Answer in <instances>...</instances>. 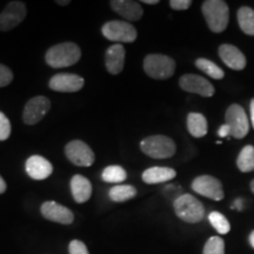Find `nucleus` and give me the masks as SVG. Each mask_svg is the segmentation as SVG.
Listing matches in <instances>:
<instances>
[{"label": "nucleus", "mask_w": 254, "mask_h": 254, "mask_svg": "<svg viewBox=\"0 0 254 254\" xmlns=\"http://www.w3.org/2000/svg\"><path fill=\"white\" fill-rule=\"evenodd\" d=\"M81 58V50L74 43H62L46 52L47 65L53 68H64L77 64Z\"/></svg>", "instance_id": "nucleus-1"}, {"label": "nucleus", "mask_w": 254, "mask_h": 254, "mask_svg": "<svg viewBox=\"0 0 254 254\" xmlns=\"http://www.w3.org/2000/svg\"><path fill=\"white\" fill-rule=\"evenodd\" d=\"M202 14L209 30L214 33H221L227 28L230 20V8L221 0H207L202 2Z\"/></svg>", "instance_id": "nucleus-2"}, {"label": "nucleus", "mask_w": 254, "mask_h": 254, "mask_svg": "<svg viewBox=\"0 0 254 254\" xmlns=\"http://www.w3.org/2000/svg\"><path fill=\"white\" fill-rule=\"evenodd\" d=\"M174 212L177 217L189 224H196L205 217V207L195 196L182 194L174 200Z\"/></svg>", "instance_id": "nucleus-3"}, {"label": "nucleus", "mask_w": 254, "mask_h": 254, "mask_svg": "<svg viewBox=\"0 0 254 254\" xmlns=\"http://www.w3.org/2000/svg\"><path fill=\"white\" fill-rule=\"evenodd\" d=\"M140 150L150 158L167 159L176 154L177 146L166 135H151L141 140Z\"/></svg>", "instance_id": "nucleus-4"}, {"label": "nucleus", "mask_w": 254, "mask_h": 254, "mask_svg": "<svg viewBox=\"0 0 254 254\" xmlns=\"http://www.w3.org/2000/svg\"><path fill=\"white\" fill-rule=\"evenodd\" d=\"M144 71L148 77L165 80L176 72V62L165 55H148L144 60Z\"/></svg>", "instance_id": "nucleus-5"}, {"label": "nucleus", "mask_w": 254, "mask_h": 254, "mask_svg": "<svg viewBox=\"0 0 254 254\" xmlns=\"http://www.w3.org/2000/svg\"><path fill=\"white\" fill-rule=\"evenodd\" d=\"M101 32L106 39L116 43H133L138 36L132 24L120 20H112L104 24Z\"/></svg>", "instance_id": "nucleus-6"}, {"label": "nucleus", "mask_w": 254, "mask_h": 254, "mask_svg": "<svg viewBox=\"0 0 254 254\" xmlns=\"http://www.w3.org/2000/svg\"><path fill=\"white\" fill-rule=\"evenodd\" d=\"M226 125L230 127L231 135L237 139H243L250 131V123L245 110L238 104H233L226 111Z\"/></svg>", "instance_id": "nucleus-7"}, {"label": "nucleus", "mask_w": 254, "mask_h": 254, "mask_svg": "<svg viewBox=\"0 0 254 254\" xmlns=\"http://www.w3.org/2000/svg\"><path fill=\"white\" fill-rule=\"evenodd\" d=\"M65 154L68 160L77 166L88 167L95 160L94 152L86 142L81 140L69 141L65 147Z\"/></svg>", "instance_id": "nucleus-8"}, {"label": "nucleus", "mask_w": 254, "mask_h": 254, "mask_svg": "<svg viewBox=\"0 0 254 254\" xmlns=\"http://www.w3.org/2000/svg\"><path fill=\"white\" fill-rule=\"evenodd\" d=\"M192 190L198 194L215 201L224 199V190L220 180L207 174L196 177L192 183Z\"/></svg>", "instance_id": "nucleus-9"}, {"label": "nucleus", "mask_w": 254, "mask_h": 254, "mask_svg": "<svg viewBox=\"0 0 254 254\" xmlns=\"http://www.w3.org/2000/svg\"><path fill=\"white\" fill-rule=\"evenodd\" d=\"M26 18V5L23 1H11L0 13V31L17 27Z\"/></svg>", "instance_id": "nucleus-10"}, {"label": "nucleus", "mask_w": 254, "mask_h": 254, "mask_svg": "<svg viewBox=\"0 0 254 254\" xmlns=\"http://www.w3.org/2000/svg\"><path fill=\"white\" fill-rule=\"evenodd\" d=\"M51 109V101L46 97H34L27 101L23 112V120L26 125H36L43 120Z\"/></svg>", "instance_id": "nucleus-11"}, {"label": "nucleus", "mask_w": 254, "mask_h": 254, "mask_svg": "<svg viewBox=\"0 0 254 254\" xmlns=\"http://www.w3.org/2000/svg\"><path fill=\"white\" fill-rule=\"evenodd\" d=\"M84 78L78 74H71V73H58L51 78L49 86L51 90L56 92H63V93H72L78 92L84 87Z\"/></svg>", "instance_id": "nucleus-12"}, {"label": "nucleus", "mask_w": 254, "mask_h": 254, "mask_svg": "<svg viewBox=\"0 0 254 254\" xmlns=\"http://www.w3.org/2000/svg\"><path fill=\"white\" fill-rule=\"evenodd\" d=\"M182 90L201 95V97H212L214 94V87L208 80L196 74H185L179 79Z\"/></svg>", "instance_id": "nucleus-13"}, {"label": "nucleus", "mask_w": 254, "mask_h": 254, "mask_svg": "<svg viewBox=\"0 0 254 254\" xmlns=\"http://www.w3.org/2000/svg\"><path fill=\"white\" fill-rule=\"evenodd\" d=\"M43 217L47 220L58 222L63 225H69L74 220V214L71 209L58 204L56 201H46L41 205L40 208Z\"/></svg>", "instance_id": "nucleus-14"}, {"label": "nucleus", "mask_w": 254, "mask_h": 254, "mask_svg": "<svg viewBox=\"0 0 254 254\" xmlns=\"http://www.w3.org/2000/svg\"><path fill=\"white\" fill-rule=\"evenodd\" d=\"M26 172L32 179L44 180L53 172V166L47 159L41 155H31L26 160Z\"/></svg>", "instance_id": "nucleus-15"}, {"label": "nucleus", "mask_w": 254, "mask_h": 254, "mask_svg": "<svg viewBox=\"0 0 254 254\" xmlns=\"http://www.w3.org/2000/svg\"><path fill=\"white\" fill-rule=\"evenodd\" d=\"M219 57L228 67L236 71H241L246 67V57L234 45L224 44L219 47Z\"/></svg>", "instance_id": "nucleus-16"}, {"label": "nucleus", "mask_w": 254, "mask_h": 254, "mask_svg": "<svg viewBox=\"0 0 254 254\" xmlns=\"http://www.w3.org/2000/svg\"><path fill=\"white\" fill-rule=\"evenodd\" d=\"M110 5L114 12L128 21L139 20L144 14V9L140 4L132 0H112Z\"/></svg>", "instance_id": "nucleus-17"}, {"label": "nucleus", "mask_w": 254, "mask_h": 254, "mask_svg": "<svg viewBox=\"0 0 254 254\" xmlns=\"http://www.w3.org/2000/svg\"><path fill=\"white\" fill-rule=\"evenodd\" d=\"M106 68L111 74H119L125 65V49L122 44H114L109 47L105 55Z\"/></svg>", "instance_id": "nucleus-18"}, {"label": "nucleus", "mask_w": 254, "mask_h": 254, "mask_svg": "<svg viewBox=\"0 0 254 254\" xmlns=\"http://www.w3.org/2000/svg\"><path fill=\"white\" fill-rule=\"evenodd\" d=\"M71 190L75 202L84 204L92 195V184L86 177L75 174L71 180Z\"/></svg>", "instance_id": "nucleus-19"}, {"label": "nucleus", "mask_w": 254, "mask_h": 254, "mask_svg": "<svg viewBox=\"0 0 254 254\" xmlns=\"http://www.w3.org/2000/svg\"><path fill=\"white\" fill-rule=\"evenodd\" d=\"M177 177L176 170L171 167H151L142 173V180L146 184L154 185L170 182Z\"/></svg>", "instance_id": "nucleus-20"}, {"label": "nucleus", "mask_w": 254, "mask_h": 254, "mask_svg": "<svg viewBox=\"0 0 254 254\" xmlns=\"http://www.w3.org/2000/svg\"><path fill=\"white\" fill-rule=\"evenodd\" d=\"M187 128L190 135L194 138H202L207 134V120L201 113H190L187 116Z\"/></svg>", "instance_id": "nucleus-21"}, {"label": "nucleus", "mask_w": 254, "mask_h": 254, "mask_svg": "<svg viewBox=\"0 0 254 254\" xmlns=\"http://www.w3.org/2000/svg\"><path fill=\"white\" fill-rule=\"evenodd\" d=\"M238 23L241 31L249 36H254V11L251 7L244 6L238 11Z\"/></svg>", "instance_id": "nucleus-22"}, {"label": "nucleus", "mask_w": 254, "mask_h": 254, "mask_svg": "<svg viewBox=\"0 0 254 254\" xmlns=\"http://www.w3.org/2000/svg\"><path fill=\"white\" fill-rule=\"evenodd\" d=\"M136 195V190L132 185H116L110 190L109 196L114 202H124L127 200L134 198Z\"/></svg>", "instance_id": "nucleus-23"}, {"label": "nucleus", "mask_w": 254, "mask_h": 254, "mask_svg": "<svg viewBox=\"0 0 254 254\" xmlns=\"http://www.w3.org/2000/svg\"><path fill=\"white\" fill-rule=\"evenodd\" d=\"M237 166L244 173L254 171V147L252 145H247L240 151L237 159Z\"/></svg>", "instance_id": "nucleus-24"}, {"label": "nucleus", "mask_w": 254, "mask_h": 254, "mask_svg": "<svg viewBox=\"0 0 254 254\" xmlns=\"http://www.w3.org/2000/svg\"><path fill=\"white\" fill-rule=\"evenodd\" d=\"M195 66L198 67L200 71H202L206 74L208 75V77L213 78V79H222L225 77V73L222 69L219 67L217 64H214L213 62H211V60L208 59H205V58H199L195 60Z\"/></svg>", "instance_id": "nucleus-25"}, {"label": "nucleus", "mask_w": 254, "mask_h": 254, "mask_svg": "<svg viewBox=\"0 0 254 254\" xmlns=\"http://www.w3.org/2000/svg\"><path fill=\"white\" fill-rule=\"evenodd\" d=\"M127 178L126 171L124 170L119 165H112V166L106 167L104 170L103 174H101V179L105 183L111 184H119L125 182Z\"/></svg>", "instance_id": "nucleus-26"}, {"label": "nucleus", "mask_w": 254, "mask_h": 254, "mask_svg": "<svg viewBox=\"0 0 254 254\" xmlns=\"http://www.w3.org/2000/svg\"><path fill=\"white\" fill-rule=\"evenodd\" d=\"M208 220L218 233L227 234L231 230L230 221H228L227 218L225 217L224 214H221L220 212H217V211L211 212L208 215Z\"/></svg>", "instance_id": "nucleus-27"}, {"label": "nucleus", "mask_w": 254, "mask_h": 254, "mask_svg": "<svg viewBox=\"0 0 254 254\" xmlns=\"http://www.w3.org/2000/svg\"><path fill=\"white\" fill-rule=\"evenodd\" d=\"M202 254H225V241L219 237H212L205 244Z\"/></svg>", "instance_id": "nucleus-28"}, {"label": "nucleus", "mask_w": 254, "mask_h": 254, "mask_svg": "<svg viewBox=\"0 0 254 254\" xmlns=\"http://www.w3.org/2000/svg\"><path fill=\"white\" fill-rule=\"evenodd\" d=\"M11 135V123L4 113L0 112V141L7 140Z\"/></svg>", "instance_id": "nucleus-29"}, {"label": "nucleus", "mask_w": 254, "mask_h": 254, "mask_svg": "<svg viewBox=\"0 0 254 254\" xmlns=\"http://www.w3.org/2000/svg\"><path fill=\"white\" fill-rule=\"evenodd\" d=\"M13 80V73L7 66L0 64V87H5Z\"/></svg>", "instance_id": "nucleus-30"}, {"label": "nucleus", "mask_w": 254, "mask_h": 254, "mask_svg": "<svg viewBox=\"0 0 254 254\" xmlns=\"http://www.w3.org/2000/svg\"><path fill=\"white\" fill-rule=\"evenodd\" d=\"M69 254H90L86 245L80 240H72L68 246Z\"/></svg>", "instance_id": "nucleus-31"}, {"label": "nucleus", "mask_w": 254, "mask_h": 254, "mask_svg": "<svg viewBox=\"0 0 254 254\" xmlns=\"http://www.w3.org/2000/svg\"><path fill=\"white\" fill-rule=\"evenodd\" d=\"M192 1L190 0H171L170 6L176 11H184L190 7Z\"/></svg>", "instance_id": "nucleus-32"}, {"label": "nucleus", "mask_w": 254, "mask_h": 254, "mask_svg": "<svg viewBox=\"0 0 254 254\" xmlns=\"http://www.w3.org/2000/svg\"><path fill=\"white\" fill-rule=\"evenodd\" d=\"M218 135L221 136V138H225V136L231 135V129H230V127H228V126L226 125V124H225V125L220 126V128H219V131H218Z\"/></svg>", "instance_id": "nucleus-33"}, {"label": "nucleus", "mask_w": 254, "mask_h": 254, "mask_svg": "<svg viewBox=\"0 0 254 254\" xmlns=\"http://www.w3.org/2000/svg\"><path fill=\"white\" fill-rule=\"evenodd\" d=\"M250 111H251V123H252L253 128H254V98L251 100V105H250Z\"/></svg>", "instance_id": "nucleus-34"}, {"label": "nucleus", "mask_w": 254, "mask_h": 254, "mask_svg": "<svg viewBox=\"0 0 254 254\" xmlns=\"http://www.w3.org/2000/svg\"><path fill=\"white\" fill-rule=\"evenodd\" d=\"M6 190H7V185H6L5 180L2 179V177L0 176V194H2V193H5Z\"/></svg>", "instance_id": "nucleus-35"}, {"label": "nucleus", "mask_w": 254, "mask_h": 254, "mask_svg": "<svg viewBox=\"0 0 254 254\" xmlns=\"http://www.w3.org/2000/svg\"><path fill=\"white\" fill-rule=\"evenodd\" d=\"M232 207H233V208L236 207V208L239 209V211H240V209H243V200H241V199H238L237 201L234 202V205L232 206Z\"/></svg>", "instance_id": "nucleus-36"}, {"label": "nucleus", "mask_w": 254, "mask_h": 254, "mask_svg": "<svg viewBox=\"0 0 254 254\" xmlns=\"http://www.w3.org/2000/svg\"><path fill=\"white\" fill-rule=\"evenodd\" d=\"M142 2L147 5H155L159 4V0H142Z\"/></svg>", "instance_id": "nucleus-37"}, {"label": "nucleus", "mask_w": 254, "mask_h": 254, "mask_svg": "<svg viewBox=\"0 0 254 254\" xmlns=\"http://www.w3.org/2000/svg\"><path fill=\"white\" fill-rule=\"evenodd\" d=\"M57 4H59V5H63V6H65V5H68L69 4V0H57Z\"/></svg>", "instance_id": "nucleus-38"}, {"label": "nucleus", "mask_w": 254, "mask_h": 254, "mask_svg": "<svg viewBox=\"0 0 254 254\" xmlns=\"http://www.w3.org/2000/svg\"><path fill=\"white\" fill-rule=\"evenodd\" d=\"M250 244H251V246L254 249V231H252V233L250 234Z\"/></svg>", "instance_id": "nucleus-39"}, {"label": "nucleus", "mask_w": 254, "mask_h": 254, "mask_svg": "<svg viewBox=\"0 0 254 254\" xmlns=\"http://www.w3.org/2000/svg\"><path fill=\"white\" fill-rule=\"evenodd\" d=\"M251 190H252V192L254 193V179L251 182Z\"/></svg>", "instance_id": "nucleus-40"}]
</instances>
